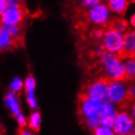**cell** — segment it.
<instances>
[{"mask_svg":"<svg viewBox=\"0 0 135 135\" xmlns=\"http://www.w3.org/2000/svg\"><path fill=\"white\" fill-rule=\"evenodd\" d=\"M25 46V36L17 37L11 34L9 25L0 23V49L13 50Z\"/></svg>","mask_w":135,"mask_h":135,"instance_id":"8992f818","label":"cell"},{"mask_svg":"<svg viewBox=\"0 0 135 135\" xmlns=\"http://www.w3.org/2000/svg\"><path fill=\"white\" fill-rule=\"evenodd\" d=\"M16 119H17V122L19 124V127H22V128H25L27 124H28V121H27L26 117L24 116L22 113H18L17 115H16Z\"/></svg>","mask_w":135,"mask_h":135,"instance_id":"7402d4cb","label":"cell"},{"mask_svg":"<svg viewBox=\"0 0 135 135\" xmlns=\"http://www.w3.org/2000/svg\"><path fill=\"white\" fill-rule=\"evenodd\" d=\"M92 132H93V135H116L112 127L103 126V125L96 127Z\"/></svg>","mask_w":135,"mask_h":135,"instance_id":"ac0fdd59","label":"cell"},{"mask_svg":"<svg viewBox=\"0 0 135 135\" xmlns=\"http://www.w3.org/2000/svg\"><path fill=\"white\" fill-rule=\"evenodd\" d=\"M124 34L119 31L115 30L113 27L108 26L105 29L104 37L102 44L107 51H109L114 54H119L123 47Z\"/></svg>","mask_w":135,"mask_h":135,"instance_id":"3957f363","label":"cell"},{"mask_svg":"<svg viewBox=\"0 0 135 135\" xmlns=\"http://www.w3.org/2000/svg\"><path fill=\"white\" fill-rule=\"evenodd\" d=\"M78 2L81 7V13H84V11H87L91 7L100 3L101 0H78Z\"/></svg>","mask_w":135,"mask_h":135,"instance_id":"d6986e66","label":"cell"},{"mask_svg":"<svg viewBox=\"0 0 135 135\" xmlns=\"http://www.w3.org/2000/svg\"><path fill=\"white\" fill-rule=\"evenodd\" d=\"M127 86L124 81H109L108 91H107V100L116 104L121 109L127 108Z\"/></svg>","mask_w":135,"mask_h":135,"instance_id":"5b68a950","label":"cell"},{"mask_svg":"<svg viewBox=\"0 0 135 135\" xmlns=\"http://www.w3.org/2000/svg\"><path fill=\"white\" fill-rule=\"evenodd\" d=\"M131 113H132V117H133V119H135V102H133L131 105Z\"/></svg>","mask_w":135,"mask_h":135,"instance_id":"484cf974","label":"cell"},{"mask_svg":"<svg viewBox=\"0 0 135 135\" xmlns=\"http://www.w3.org/2000/svg\"><path fill=\"white\" fill-rule=\"evenodd\" d=\"M4 132H5V129H4L3 125L0 123V135H3Z\"/></svg>","mask_w":135,"mask_h":135,"instance_id":"4316f807","label":"cell"},{"mask_svg":"<svg viewBox=\"0 0 135 135\" xmlns=\"http://www.w3.org/2000/svg\"><path fill=\"white\" fill-rule=\"evenodd\" d=\"M0 50H1V49H0Z\"/></svg>","mask_w":135,"mask_h":135,"instance_id":"1f68e13d","label":"cell"},{"mask_svg":"<svg viewBox=\"0 0 135 135\" xmlns=\"http://www.w3.org/2000/svg\"><path fill=\"white\" fill-rule=\"evenodd\" d=\"M118 57L122 60L125 58H135V30H128L124 33L123 47Z\"/></svg>","mask_w":135,"mask_h":135,"instance_id":"9c48e42d","label":"cell"},{"mask_svg":"<svg viewBox=\"0 0 135 135\" xmlns=\"http://www.w3.org/2000/svg\"><path fill=\"white\" fill-rule=\"evenodd\" d=\"M102 105H103V102L87 97L81 93L78 94L77 113L81 119L87 118V117L99 116L101 113Z\"/></svg>","mask_w":135,"mask_h":135,"instance_id":"277c9868","label":"cell"},{"mask_svg":"<svg viewBox=\"0 0 135 135\" xmlns=\"http://www.w3.org/2000/svg\"><path fill=\"white\" fill-rule=\"evenodd\" d=\"M128 107L135 102V82H131V85L127 86V95H126Z\"/></svg>","mask_w":135,"mask_h":135,"instance_id":"ffe728a7","label":"cell"},{"mask_svg":"<svg viewBox=\"0 0 135 135\" xmlns=\"http://www.w3.org/2000/svg\"><path fill=\"white\" fill-rule=\"evenodd\" d=\"M131 1H132V2H135V0H131Z\"/></svg>","mask_w":135,"mask_h":135,"instance_id":"4dcf8cb0","label":"cell"},{"mask_svg":"<svg viewBox=\"0 0 135 135\" xmlns=\"http://www.w3.org/2000/svg\"><path fill=\"white\" fill-rule=\"evenodd\" d=\"M134 125V119L127 112H119L116 113L113 123L112 125L113 130L116 135H127L132 132Z\"/></svg>","mask_w":135,"mask_h":135,"instance_id":"52a82bcc","label":"cell"},{"mask_svg":"<svg viewBox=\"0 0 135 135\" xmlns=\"http://www.w3.org/2000/svg\"><path fill=\"white\" fill-rule=\"evenodd\" d=\"M41 113L38 112H34L33 113H31L30 117L28 119V126L34 132H38L41 130Z\"/></svg>","mask_w":135,"mask_h":135,"instance_id":"4fadbf2b","label":"cell"},{"mask_svg":"<svg viewBox=\"0 0 135 135\" xmlns=\"http://www.w3.org/2000/svg\"><path fill=\"white\" fill-rule=\"evenodd\" d=\"M109 27H113L115 30L119 31L121 33H126L128 31V27L129 24L127 23V21L123 18H112L109 24Z\"/></svg>","mask_w":135,"mask_h":135,"instance_id":"5bb4252c","label":"cell"},{"mask_svg":"<svg viewBox=\"0 0 135 135\" xmlns=\"http://www.w3.org/2000/svg\"><path fill=\"white\" fill-rule=\"evenodd\" d=\"M16 135H34V134H33V133H31V132H29V131H27V130H25L24 128L19 127L18 129H17Z\"/></svg>","mask_w":135,"mask_h":135,"instance_id":"cb8c5ba5","label":"cell"},{"mask_svg":"<svg viewBox=\"0 0 135 135\" xmlns=\"http://www.w3.org/2000/svg\"><path fill=\"white\" fill-rule=\"evenodd\" d=\"M26 101L27 104L29 105L31 109H36L38 108V103H37V99L35 97L34 93H27L26 94Z\"/></svg>","mask_w":135,"mask_h":135,"instance_id":"44dd1931","label":"cell"},{"mask_svg":"<svg viewBox=\"0 0 135 135\" xmlns=\"http://www.w3.org/2000/svg\"><path fill=\"white\" fill-rule=\"evenodd\" d=\"M132 131H133V133H135V124L133 125V129H132Z\"/></svg>","mask_w":135,"mask_h":135,"instance_id":"83f0119b","label":"cell"},{"mask_svg":"<svg viewBox=\"0 0 135 135\" xmlns=\"http://www.w3.org/2000/svg\"><path fill=\"white\" fill-rule=\"evenodd\" d=\"M116 113H117V112H116L115 109L114 104H113L112 102H109V100L103 101L101 113L99 114V119H100L101 125L112 127Z\"/></svg>","mask_w":135,"mask_h":135,"instance_id":"ba28073f","label":"cell"},{"mask_svg":"<svg viewBox=\"0 0 135 135\" xmlns=\"http://www.w3.org/2000/svg\"><path fill=\"white\" fill-rule=\"evenodd\" d=\"M85 19L89 21L94 27L107 28L110 22V11L107 4L98 3L84 13Z\"/></svg>","mask_w":135,"mask_h":135,"instance_id":"7a4b0ae2","label":"cell"},{"mask_svg":"<svg viewBox=\"0 0 135 135\" xmlns=\"http://www.w3.org/2000/svg\"><path fill=\"white\" fill-rule=\"evenodd\" d=\"M23 88H24V83L20 78L16 77L12 80L11 84H10V91H12L15 94L19 95L23 91Z\"/></svg>","mask_w":135,"mask_h":135,"instance_id":"e0dca14e","label":"cell"},{"mask_svg":"<svg viewBox=\"0 0 135 135\" xmlns=\"http://www.w3.org/2000/svg\"><path fill=\"white\" fill-rule=\"evenodd\" d=\"M127 135H135V133H133V132H132V133H131V132H130V133H128Z\"/></svg>","mask_w":135,"mask_h":135,"instance_id":"f1b7e54d","label":"cell"},{"mask_svg":"<svg viewBox=\"0 0 135 135\" xmlns=\"http://www.w3.org/2000/svg\"><path fill=\"white\" fill-rule=\"evenodd\" d=\"M4 103L8 109H10L12 115L15 116L18 113H21V107H20V102H19V97L18 95L13 93L12 91H10L9 93L5 95L4 97Z\"/></svg>","mask_w":135,"mask_h":135,"instance_id":"30bf717a","label":"cell"},{"mask_svg":"<svg viewBox=\"0 0 135 135\" xmlns=\"http://www.w3.org/2000/svg\"><path fill=\"white\" fill-rule=\"evenodd\" d=\"M9 7V3L6 0H0V15Z\"/></svg>","mask_w":135,"mask_h":135,"instance_id":"603a6c76","label":"cell"},{"mask_svg":"<svg viewBox=\"0 0 135 135\" xmlns=\"http://www.w3.org/2000/svg\"><path fill=\"white\" fill-rule=\"evenodd\" d=\"M81 122L85 124L89 130L93 131L95 128L100 126V119H99V116H93V117H87V118H83L81 119Z\"/></svg>","mask_w":135,"mask_h":135,"instance_id":"9a60e30c","label":"cell"},{"mask_svg":"<svg viewBox=\"0 0 135 135\" xmlns=\"http://www.w3.org/2000/svg\"><path fill=\"white\" fill-rule=\"evenodd\" d=\"M6 1H7L8 3H10V2H12V1H13V0H6Z\"/></svg>","mask_w":135,"mask_h":135,"instance_id":"f546056e","label":"cell"},{"mask_svg":"<svg viewBox=\"0 0 135 135\" xmlns=\"http://www.w3.org/2000/svg\"><path fill=\"white\" fill-rule=\"evenodd\" d=\"M126 82H135V58L123 59Z\"/></svg>","mask_w":135,"mask_h":135,"instance_id":"7c38bea8","label":"cell"},{"mask_svg":"<svg viewBox=\"0 0 135 135\" xmlns=\"http://www.w3.org/2000/svg\"><path fill=\"white\" fill-rule=\"evenodd\" d=\"M109 81L110 80L105 76H97L87 81L82 87L80 93L98 101H105L107 100V91Z\"/></svg>","mask_w":135,"mask_h":135,"instance_id":"6da1fadb","label":"cell"},{"mask_svg":"<svg viewBox=\"0 0 135 135\" xmlns=\"http://www.w3.org/2000/svg\"><path fill=\"white\" fill-rule=\"evenodd\" d=\"M36 85H37V83H36L34 76L30 74L26 78L25 83H24V91L26 92V94L27 93H34L35 89H36Z\"/></svg>","mask_w":135,"mask_h":135,"instance_id":"2e32d148","label":"cell"},{"mask_svg":"<svg viewBox=\"0 0 135 135\" xmlns=\"http://www.w3.org/2000/svg\"><path fill=\"white\" fill-rule=\"evenodd\" d=\"M129 24H130V26L133 28V30H135V13H133L131 15V17H130Z\"/></svg>","mask_w":135,"mask_h":135,"instance_id":"d4e9b609","label":"cell"},{"mask_svg":"<svg viewBox=\"0 0 135 135\" xmlns=\"http://www.w3.org/2000/svg\"><path fill=\"white\" fill-rule=\"evenodd\" d=\"M107 6L109 7L110 12L122 16L127 11L128 6H129V0H108Z\"/></svg>","mask_w":135,"mask_h":135,"instance_id":"8fae6325","label":"cell"}]
</instances>
